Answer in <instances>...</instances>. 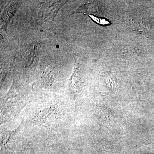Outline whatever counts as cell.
Returning a JSON list of instances; mask_svg holds the SVG:
<instances>
[{
  "instance_id": "cell-1",
  "label": "cell",
  "mask_w": 154,
  "mask_h": 154,
  "mask_svg": "<svg viewBox=\"0 0 154 154\" xmlns=\"http://www.w3.org/2000/svg\"><path fill=\"white\" fill-rule=\"evenodd\" d=\"M61 112L60 107L56 105H44L36 110L32 118L36 124L51 129L58 121Z\"/></svg>"
},
{
  "instance_id": "cell-2",
  "label": "cell",
  "mask_w": 154,
  "mask_h": 154,
  "mask_svg": "<svg viewBox=\"0 0 154 154\" xmlns=\"http://www.w3.org/2000/svg\"><path fill=\"white\" fill-rule=\"evenodd\" d=\"M90 16L95 22H98V23H100V24L105 25V24H107L108 23V21H106L105 19H99V18H96V17L91 16V15Z\"/></svg>"
}]
</instances>
